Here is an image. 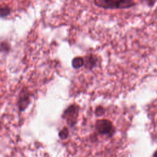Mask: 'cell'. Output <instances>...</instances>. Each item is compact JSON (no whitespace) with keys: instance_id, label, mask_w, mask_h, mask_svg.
<instances>
[{"instance_id":"1","label":"cell","mask_w":157,"mask_h":157,"mask_svg":"<svg viewBox=\"0 0 157 157\" xmlns=\"http://www.w3.org/2000/svg\"><path fill=\"white\" fill-rule=\"evenodd\" d=\"M94 4L104 9H125L136 5L134 0H94Z\"/></svg>"},{"instance_id":"10","label":"cell","mask_w":157,"mask_h":157,"mask_svg":"<svg viewBox=\"0 0 157 157\" xmlns=\"http://www.w3.org/2000/svg\"><path fill=\"white\" fill-rule=\"evenodd\" d=\"M1 52H8L9 50V46L5 42H2L1 44Z\"/></svg>"},{"instance_id":"7","label":"cell","mask_w":157,"mask_h":157,"mask_svg":"<svg viewBox=\"0 0 157 157\" xmlns=\"http://www.w3.org/2000/svg\"><path fill=\"white\" fill-rule=\"evenodd\" d=\"M10 9L7 6H1L0 8V15L1 18L6 17L9 15Z\"/></svg>"},{"instance_id":"6","label":"cell","mask_w":157,"mask_h":157,"mask_svg":"<svg viewBox=\"0 0 157 157\" xmlns=\"http://www.w3.org/2000/svg\"><path fill=\"white\" fill-rule=\"evenodd\" d=\"M85 63V61L84 59L82 57H80V56H77L74 58L72 61V66L75 69H79L80 67H82Z\"/></svg>"},{"instance_id":"2","label":"cell","mask_w":157,"mask_h":157,"mask_svg":"<svg viewBox=\"0 0 157 157\" xmlns=\"http://www.w3.org/2000/svg\"><path fill=\"white\" fill-rule=\"evenodd\" d=\"M78 112V106L75 104H71L64 110L62 115V117L66 120V122L69 126L72 127L77 123Z\"/></svg>"},{"instance_id":"13","label":"cell","mask_w":157,"mask_h":157,"mask_svg":"<svg viewBox=\"0 0 157 157\" xmlns=\"http://www.w3.org/2000/svg\"><path fill=\"white\" fill-rule=\"evenodd\" d=\"M156 63H157V60H156Z\"/></svg>"},{"instance_id":"11","label":"cell","mask_w":157,"mask_h":157,"mask_svg":"<svg viewBox=\"0 0 157 157\" xmlns=\"http://www.w3.org/2000/svg\"><path fill=\"white\" fill-rule=\"evenodd\" d=\"M147 2V4L149 7H153L156 3L157 0H146Z\"/></svg>"},{"instance_id":"3","label":"cell","mask_w":157,"mask_h":157,"mask_svg":"<svg viewBox=\"0 0 157 157\" xmlns=\"http://www.w3.org/2000/svg\"><path fill=\"white\" fill-rule=\"evenodd\" d=\"M95 129L100 134L107 135L109 137H111L115 132V128L112 122L107 119L97 120L95 124Z\"/></svg>"},{"instance_id":"12","label":"cell","mask_w":157,"mask_h":157,"mask_svg":"<svg viewBox=\"0 0 157 157\" xmlns=\"http://www.w3.org/2000/svg\"><path fill=\"white\" fill-rule=\"evenodd\" d=\"M151 157H157V150L153 152Z\"/></svg>"},{"instance_id":"8","label":"cell","mask_w":157,"mask_h":157,"mask_svg":"<svg viewBox=\"0 0 157 157\" xmlns=\"http://www.w3.org/2000/svg\"><path fill=\"white\" fill-rule=\"evenodd\" d=\"M58 136L61 139L65 140L69 136V130L66 127H64L58 134Z\"/></svg>"},{"instance_id":"4","label":"cell","mask_w":157,"mask_h":157,"mask_svg":"<svg viewBox=\"0 0 157 157\" xmlns=\"http://www.w3.org/2000/svg\"><path fill=\"white\" fill-rule=\"evenodd\" d=\"M29 104V96L26 93V92H22L20 96V98L18 101V107L20 111L23 112L28 106Z\"/></svg>"},{"instance_id":"5","label":"cell","mask_w":157,"mask_h":157,"mask_svg":"<svg viewBox=\"0 0 157 157\" xmlns=\"http://www.w3.org/2000/svg\"><path fill=\"white\" fill-rule=\"evenodd\" d=\"M85 67L88 69H92L97 64L98 59L96 56L93 54H89L85 58Z\"/></svg>"},{"instance_id":"9","label":"cell","mask_w":157,"mask_h":157,"mask_svg":"<svg viewBox=\"0 0 157 157\" xmlns=\"http://www.w3.org/2000/svg\"><path fill=\"white\" fill-rule=\"evenodd\" d=\"M104 109L101 106H98L95 110V114L97 116H101L104 113Z\"/></svg>"}]
</instances>
